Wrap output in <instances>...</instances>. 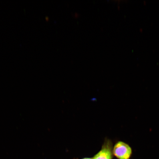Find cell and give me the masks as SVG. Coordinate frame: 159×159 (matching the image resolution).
<instances>
[{"label": "cell", "instance_id": "cell-1", "mask_svg": "<svg viewBox=\"0 0 159 159\" xmlns=\"http://www.w3.org/2000/svg\"><path fill=\"white\" fill-rule=\"evenodd\" d=\"M113 153L119 159H129L132 154V151L128 144L119 141L115 145Z\"/></svg>", "mask_w": 159, "mask_h": 159}, {"label": "cell", "instance_id": "cell-2", "mask_svg": "<svg viewBox=\"0 0 159 159\" xmlns=\"http://www.w3.org/2000/svg\"><path fill=\"white\" fill-rule=\"evenodd\" d=\"M112 144L110 140H107L103 145L102 149L93 159H112Z\"/></svg>", "mask_w": 159, "mask_h": 159}, {"label": "cell", "instance_id": "cell-3", "mask_svg": "<svg viewBox=\"0 0 159 159\" xmlns=\"http://www.w3.org/2000/svg\"><path fill=\"white\" fill-rule=\"evenodd\" d=\"M91 159V158H84V159Z\"/></svg>", "mask_w": 159, "mask_h": 159}]
</instances>
